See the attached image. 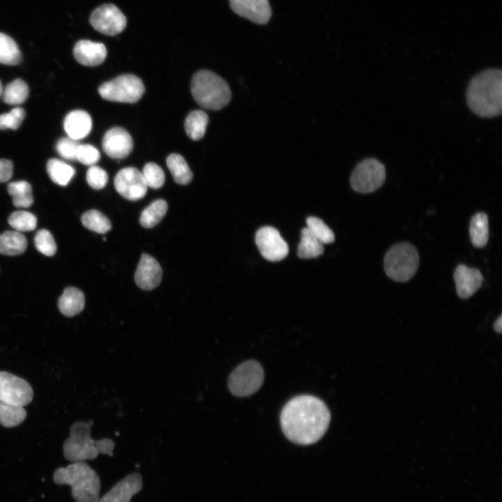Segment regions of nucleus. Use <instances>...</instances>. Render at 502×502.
Masks as SVG:
<instances>
[{"mask_svg":"<svg viewBox=\"0 0 502 502\" xmlns=\"http://www.w3.org/2000/svg\"><path fill=\"white\" fill-rule=\"evenodd\" d=\"M330 420V411L325 403L306 395L290 400L280 414V425L285 436L300 445L319 441L327 430Z\"/></svg>","mask_w":502,"mask_h":502,"instance_id":"f257e3e1","label":"nucleus"},{"mask_svg":"<svg viewBox=\"0 0 502 502\" xmlns=\"http://www.w3.org/2000/svg\"><path fill=\"white\" fill-rule=\"evenodd\" d=\"M469 108L476 115L492 118L502 109V71L489 68L471 79L466 93Z\"/></svg>","mask_w":502,"mask_h":502,"instance_id":"f03ea898","label":"nucleus"},{"mask_svg":"<svg viewBox=\"0 0 502 502\" xmlns=\"http://www.w3.org/2000/svg\"><path fill=\"white\" fill-rule=\"evenodd\" d=\"M92 420L74 423L70 430V436L63 445V455L66 459L73 462L93 459L98 454L112 456L115 446L110 439L93 440L91 437Z\"/></svg>","mask_w":502,"mask_h":502,"instance_id":"7ed1b4c3","label":"nucleus"},{"mask_svg":"<svg viewBox=\"0 0 502 502\" xmlns=\"http://www.w3.org/2000/svg\"><path fill=\"white\" fill-rule=\"evenodd\" d=\"M58 485L71 487V495L77 502H96L100 497L98 475L86 462H77L56 469L53 476Z\"/></svg>","mask_w":502,"mask_h":502,"instance_id":"20e7f679","label":"nucleus"},{"mask_svg":"<svg viewBox=\"0 0 502 502\" xmlns=\"http://www.w3.org/2000/svg\"><path fill=\"white\" fill-rule=\"evenodd\" d=\"M190 89L197 103L211 110L222 109L231 98V90L226 81L206 70H199L193 75Z\"/></svg>","mask_w":502,"mask_h":502,"instance_id":"39448f33","label":"nucleus"},{"mask_svg":"<svg viewBox=\"0 0 502 502\" xmlns=\"http://www.w3.org/2000/svg\"><path fill=\"white\" fill-rule=\"evenodd\" d=\"M384 271L394 281L404 282L416 274L419 266V256L416 248L404 242L394 245L386 252Z\"/></svg>","mask_w":502,"mask_h":502,"instance_id":"423d86ee","label":"nucleus"},{"mask_svg":"<svg viewBox=\"0 0 502 502\" xmlns=\"http://www.w3.org/2000/svg\"><path fill=\"white\" fill-rule=\"evenodd\" d=\"M142 79L132 74L121 75L104 82L98 88L100 96L107 100L135 103L144 93Z\"/></svg>","mask_w":502,"mask_h":502,"instance_id":"0eeeda50","label":"nucleus"},{"mask_svg":"<svg viewBox=\"0 0 502 502\" xmlns=\"http://www.w3.org/2000/svg\"><path fill=\"white\" fill-rule=\"evenodd\" d=\"M264 379V372L261 365L256 360H248L231 372L228 379V388L235 396H249L260 388Z\"/></svg>","mask_w":502,"mask_h":502,"instance_id":"6e6552de","label":"nucleus"},{"mask_svg":"<svg viewBox=\"0 0 502 502\" xmlns=\"http://www.w3.org/2000/svg\"><path fill=\"white\" fill-rule=\"evenodd\" d=\"M386 180V169L378 160L370 158L360 162L353 169L350 184L359 193H371L382 186Z\"/></svg>","mask_w":502,"mask_h":502,"instance_id":"1a4fd4ad","label":"nucleus"},{"mask_svg":"<svg viewBox=\"0 0 502 502\" xmlns=\"http://www.w3.org/2000/svg\"><path fill=\"white\" fill-rule=\"evenodd\" d=\"M92 26L107 36H115L124 30L127 20L118 7L112 3L102 4L96 8L89 19Z\"/></svg>","mask_w":502,"mask_h":502,"instance_id":"9d476101","label":"nucleus"},{"mask_svg":"<svg viewBox=\"0 0 502 502\" xmlns=\"http://www.w3.org/2000/svg\"><path fill=\"white\" fill-rule=\"evenodd\" d=\"M33 396L31 386L24 379L0 371V401L24 406Z\"/></svg>","mask_w":502,"mask_h":502,"instance_id":"9b49d317","label":"nucleus"},{"mask_svg":"<svg viewBox=\"0 0 502 502\" xmlns=\"http://www.w3.org/2000/svg\"><path fill=\"white\" fill-rule=\"evenodd\" d=\"M255 243L264 258L270 261H280L285 258L289 252L287 243L280 232L272 227L260 228L256 233Z\"/></svg>","mask_w":502,"mask_h":502,"instance_id":"f8f14e48","label":"nucleus"},{"mask_svg":"<svg viewBox=\"0 0 502 502\" xmlns=\"http://www.w3.org/2000/svg\"><path fill=\"white\" fill-rule=\"evenodd\" d=\"M116 190L123 197L130 201L143 198L147 192V185L142 173L135 167L121 169L114 178Z\"/></svg>","mask_w":502,"mask_h":502,"instance_id":"ddd939ff","label":"nucleus"},{"mask_svg":"<svg viewBox=\"0 0 502 502\" xmlns=\"http://www.w3.org/2000/svg\"><path fill=\"white\" fill-rule=\"evenodd\" d=\"M102 149L110 158L122 159L127 157L132 151L133 142L130 135L123 128L114 127L105 134L102 142Z\"/></svg>","mask_w":502,"mask_h":502,"instance_id":"4468645a","label":"nucleus"},{"mask_svg":"<svg viewBox=\"0 0 502 502\" xmlns=\"http://www.w3.org/2000/svg\"><path fill=\"white\" fill-rule=\"evenodd\" d=\"M232 10L257 24H266L272 15L268 0H229Z\"/></svg>","mask_w":502,"mask_h":502,"instance_id":"2eb2a0df","label":"nucleus"},{"mask_svg":"<svg viewBox=\"0 0 502 502\" xmlns=\"http://www.w3.org/2000/svg\"><path fill=\"white\" fill-rule=\"evenodd\" d=\"M162 275L158 261L149 254H142L135 274L137 285L144 290H152L160 284Z\"/></svg>","mask_w":502,"mask_h":502,"instance_id":"dca6fc26","label":"nucleus"},{"mask_svg":"<svg viewBox=\"0 0 502 502\" xmlns=\"http://www.w3.org/2000/svg\"><path fill=\"white\" fill-rule=\"evenodd\" d=\"M142 488V476L138 473H130L96 502H130L132 497Z\"/></svg>","mask_w":502,"mask_h":502,"instance_id":"f3484780","label":"nucleus"},{"mask_svg":"<svg viewBox=\"0 0 502 502\" xmlns=\"http://www.w3.org/2000/svg\"><path fill=\"white\" fill-rule=\"evenodd\" d=\"M454 280L458 296L467 299L473 296L480 287L483 277L477 268H469L459 264L454 272Z\"/></svg>","mask_w":502,"mask_h":502,"instance_id":"a211bd4d","label":"nucleus"},{"mask_svg":"<svg viewBox=\"0 0 502 502\" xmlns=\"http://www.w3.org/2000/svg\"><path fill=\"white\" fill-rule=\"evenodd\" d=\"M73 54L77 61L82 65L96 66L105 60L107 49L103 43L80 40L74 46Z\"/></svg>","mask_w":502,"mask_h":502,"instance_id":"6ab92c4d","label":"nucleus"},{"mask_svg":"<svg viewBox=\"0 0 502 502\" xmlns=\"http://www.w3.org/2000/svg\"><path fill=\"white\" fill-rule=\"evenodd\" d=\"M63 128L68 137L78 141L89 135L92 128V120L86 112L73 110L65 117Z\"/></svg>","mask_w":502,"mask_h":502,"instance_id":"aec40b11","label":"nucleus"},{"mask_svg":"<svg viewBox=\"0 0 502 502\" xmlns=\"http://www.w3.org/2000/svg\"><path fill=\"white\" fill-rule=\"evenodd\" d=\"M84 294L79 289L73 287L66 288L58 301V307L60 312L68 317L80 313L84 310Z\"/></svg>","mask_w":502,"mask_h":502,"instance_id":"412c9836","label":"nucleus"},{"mask_svg":"<svg viewBox=\"0 0 502 502\" xmlns=\"http://www.w3.org/2000/svg\"><path fill=\"white\" fill-rule=\"evenodd\" d=\"M469 236L474 247L482 248L487 245L489 240V222L486 213L479 212L472 217Z\"/></svg>","mask_w":502,"mask_h":502,"instance_id":"4be33fe9","label":"nucleus"},{"mask_svg":"<svg viewBox=\"0 0 502 502\" xmlns=\"http://www.w3.org/2000/svg\"><path fill=\"white\" fill-rule=\"evenodd\" d=\"M27 242L25 236L17 231H7L0 234V254L5 255H17L26 249Z\"/></svg>","mask_w":502,"mask_h":502,"instance_id":"5701e85b","label":"nucleus"},{"mask_svg":"<svg viewBox=\"0 0 502 502\" xmlns=\"http://www.w3.org/2000/svg\"><path fill=\"white\" fill-rule=\"evenodd\" d=\"M167 166L176 183L187 185L192 181V172L181 155L170 154L167 158Z\"/></svg>","mask_w":502,"mask_h":502,"instance_id":"b1692460","label":"nucleus"},{"mask_svg":"<svg viewBox=\"0 0 502 502\" xmlns=\"http://www.w3.org/2000/svg\"><path fill=\"white\" fill-rule=\"evenodd\" d=\"M208 122L207 114L200 109L192 111L185 120V130L187 135L192 140L201 139L206 132Z\"/></svg>","mask_w":502,"mask_h":502,"instance_id":"393cba45","label":"nucleus"},{"mask_svg":"<svg viewBox=\"0 0 502 502\" xmlns=\"http://www.w3.org/2000/svg\"><path fill=\"white\" fill-rule=\"evenodd\" d=\"M46 168L51 180L62 186L68 185L75 174L72 166L56 158L49 160Z\"/></svg>","mask_w":502,"mask_h":502,"instance_id":"a878e982","label":"nucleus"},{"mask_svg":"<svg viewBox=\"0 0 502 502\" xmlns=\"http://www.w3.org/2000/svg\"><path fill=\"white\" fill-rule=\"evenodd\" d=\"M8 192L13 198V204L16 207L28 208L33 203L32 188L25 181H14L8 184Z\"/></svg>","mask_w":502,"mask_h":502,"instance_id":"bb28decb","label":"nucleus"},{"mask_svg":"<svg viewBox=\"0 0 502 502\" xmlns=\"http://www.w3.org/2000/svg\"><path fill=\"white\" fill-rule=\"evenodd\" d=\"M324 244L321 243L305 227L301 231V239L298 247V256L301 259H312L317 257L324 252Z\"/></svg>","mask_w":502,"mask_h":502,"instance_id":"cd10ccee","label":"nucleus"},{"mask_svg":"<svg viewBox=\"0 0 502 502\" xmlns=\"http://www.w3.org/2000/svg\"><path fill=\"white\" fill-rule=\"evenodd\" d=\"M26 416L24 406L0 401V424L13 427L22 423Z\"/></svg>","mask_w":502,"mask_h":502,"instance_id":"c85d7f7f","label":"nucleus"},{"mask_svg":"<svg viewBox=\"0 0 502 502\" xmlns=\"http://www.w3.org/2000/svg\"><path fill=\"white\" fill-rule=\"evenodd\" d=\"M21 61L22 54L17 43L9 36L0 33V63L15 66Z\"/></svg>","mask_w":502,"mask_h":502,"instance_id":"c756f323","label":"nucleus"},{"mask_svg":"<svg viewBox=\"0 0 502 502\" xmlns=\"http://www.w3.org/2000/svg\"><path fill=\"white\" fill-rule=\"evenodd\" d=\"M167 211V204L164 199L155 200L142 211L139 223L145 228H152L160 222Z\"/></svg>","mask_w":502,"mask_h":502,"instance_id":"7c9ffc66","label":"nucleus"},{"mask_svg":"<svg viewBox=\"0 0 502 502\" xmlns=\"http://www.w3.org/2000/svg\"><path fill=\"white\" fill-rule=\"evenodd\" d=\"M3 100L8 105H17L25 102L29 96V87L21 79L10 82L3 91Z\"/></svg>","mask_w":502,"mask_h":502,"instance_id":"2f4dec72","label":"nucleus"},{"mask_svg":"<svg viewBox=\"0 0 502 502\" xmlns=\"http://www.w3.org/2000/svg\"><path fill=\"white\" fill-rule=\"evenodd\" d=\"M81 220L86 229L98 234H105L112 228L109 220L97 210L85 212L82 215Z\"/></svg>","mask_w":502,"mask_h":502,"instance_id":"473e14b6","label":"nucleus"},{"mask_svg":"<svg viewBox=\"0 0 502 502\" xmlns=\"http://www.w3.org/2000/svg\"><path fill=\"white\" fill-rule=\"evenodd\" d=\"M9 225L17 231L33 230L37 225L36 216L30 212L17 211L10 214L8 219Z\"/></svg>","mask_w":502,"mask_h":502,"instance_id":"72a5a7b5","label":"nucleus"},{"mask_svg":"<svg viewBox=\"0 0 502 502\" xmlns=\"http://www.w3.org/2000/svg\"><path fill=\"white\" fill-rule=\"evenodd\" d=\"M307 228L323 244L333 243L335 235L323 220L317 217H309L306 220Z\"/></svg>","mask_w":502,"mask_h":502,"instance_id":"f704fd0d","label":"nucleus"},{"mask_svg":"<svg viewBox=\"0 0 502 502\" xmlns=\"http://www.w3.org/2000/svg\"><path fill=\"white\" fill-rule=\"evenodd\" d=\"M142 175L147 187L153 189L160 188L165 183V174L157 164L149 162L143 168Z\"/></svg>","mask_w":502,"mask_h":502,"instance_id":"c9c22d12","label":"nucleus"},{"mask_svg":"<svg viewBox=\"0 0 502 502\" xmlns=\"http://www.w3.org/2000/svg\"><path fill=\"white\" fill-rule=\"evenodd\" d=\"M36 249L44 255L51 257L56 252V244L52 234L47 229L37 231L34 237Z\"/></svg>","mask_w":502,"mask_h":502,"instance_id":"e433bc0d","label":"nucleus"},{"mask_svg":"<svg viewBox=\"0 0 502 502\" xmlns=\"http://www.w3.org/2000/svg\"><path fill=\"white\" fill-rule=\"evenodd\" d=\"M25 111L22 107H15L8 113L0 115V130L17 129L22 124Z\"/></svg>","mask_w":502,"mask_h":502,"instance_id":"4c0bfd02","label":"nucleus"},{"mask_svg":"<svg viewBox=\"0 0 502 502\" xmlns=\"http://www.w3.org/2000/svg\"><path fill=\"white\" fill-rule=\"evenodd\" d=\"M79 144L77 140L69 137H62L57 142L56 149L62 158L69 160H75Z\"/></svg>","mask_w":502,"mask_h":502,"instance_id":"58836bf2","label":"nucleus"},{"mask_svg":"<svg viewBox=\"0 0 502 502\" xmlns=\"http://www.w3.org/2000/svg\"><path fill=\"white\" fill-rule=\"evenodd\" d=\"M86 181L91 188L95 190L103 188L108 181L107 172L101 167L91 165L86 172Z\"/></svg>","mask_w":502,"mask_h":502,"instance_id":"ea45409f","label":"nucleus"},{"mask_svg":"<svg viewBox=\"0 0 502 502\" xmlns=\"http://www.w3.org/2000/svg\"><path fill=\"white\" fill-rule=\"evenodd\" d=\"M99 151L91 144H79L77 160L85 165H94L100 159Z\"/></svg>","mask_w":502,"mask_h":502,"instance_id":"a19ab883","label":"nucleus"},{"mask_svg":"<svg viewBox=\"0 0 502 502\" xmlns=\"http://www.w3.org/2000/svg\"><path fill=\"white\" fill-rule=\"evenodd\" d=\"M13 162L7 159H0V183L8 181L13 176Z\"/></svg>","mask_w":502,"mask_h":502,"instance_id":"79ce46f5","label":"nucleus"},{"mask_svg":"<svg viewBox=\"0 0 502 502\" xmlns=\"http://www.w3.org/2000/svg\"><path fill=\"white\" fill-rule=\"evenodd\" d=\"M502 325V317L501 315L499 316V317L496 319V321L494 324V329L495 331L498 333H501V327Z\"/></svg>","mask_w":502,"mask_h":502,"instance_id":"37998d69","label":"nucleus"},{"mask_svg":"<svg viewBox=\"0 0 502 502\" xmlns=\"http://www.w3.org/2000/svg\"><path fill=\"white\" fill-rule=\"evenodd\" d=\"M3 91V86H2V84H1V81H0V97H1V96H2Z\"/></svg>","mask_w":502,"mask_h":502,"instance_id":"c03bdc74","label":"nucleus"}]
</instances>
